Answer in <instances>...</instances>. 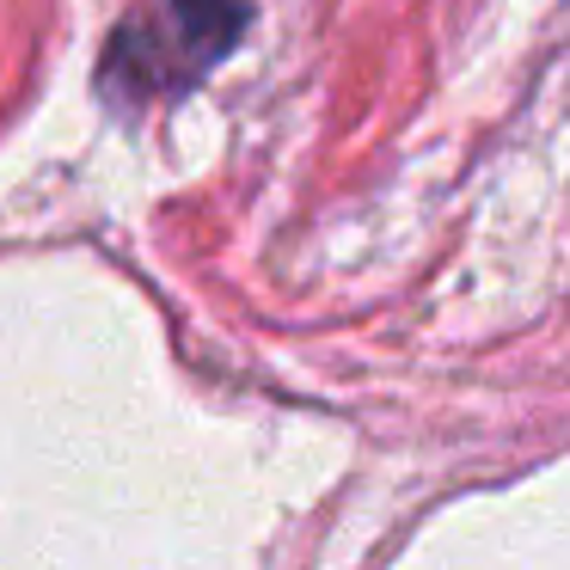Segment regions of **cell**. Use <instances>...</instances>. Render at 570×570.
Segmentation results:
<instances>
[{
    "instance_id": "obj_1",
    "label": "cell",
    "mask_w": 570,
    "mask_h": 570,
    "mask_svg": "<svg viewBox=\"0 0 570 570\" xmlns=\"http://www.w3.org/2000/svg\"><path fill=\"white\" fill-rule=\"evenodd\" d=\"M246 26V0H160L111 43V87L129 92H166L197 80L209 62L234 50Z\"/></svg>"
}]
</instances>
